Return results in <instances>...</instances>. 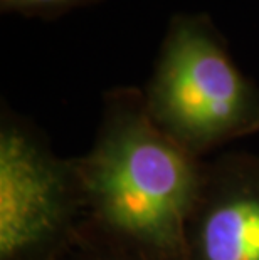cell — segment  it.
<instances>
[{
	"label": "cell",
	"instance_id": "obj_1",
	"mask_svg": "<svg viewBox=\"0 0 259 260\" xmlns=\"http://www.w3.org/2000/svg\"><path fill=\"white\" fill-rule=\"evenodd\" d=\"M204 161L157 128L143 91L111 89L95 141L74 158L84 229L153 260H184Z\"/></svg>",
	"mask_w": 259,
	"mask_h": 260
},
{
	"label": "cell",
	"instance_id": "obj_2",
	"mask_svg": "<svg viewBox=\"0 0 259 260\" xmlns=\"http://www.w3.org/2000/svg\"><path fill=\"white\" fill-rule=\"evenodd\" d=\"M143 99L157 128L200 159L259 133V87L202 14L170 20Z\"/></svg>",
	"mask_w": 259,
	"mask_h": 260
},
{
	"label": "cell",
	"instance_id": "obj_3",
	"mask_svg": "<svg viewBox=\"0 0 259 260\" xmlns=\"http://www.w3.org/2000/svg\"><path fill=\"white\" fill-rule=\"evenodd\" d=\"M86 222L74 158L12 111L0 121V260H57Z\"/></svg>",
	"mask_w": 259,
	"mask_h": 260
},
{
	"label": "cell",
	"instance_id": "obj_4",
	"mask_svg": "<svg viewBox=\"0 0 259 260\" xmlns=\"http://www.w3.org/2000/svg\"><path fill=\"white\" fill-rule=\"evenodd\" d=\"M184 260H259V154L227 151L204 161Z\"/></svg>",
	"mask_w": 259,
	"mask_h": 260
},
{
	"label": "cell",
	"instance_id": "obj_5",
	"mask_svg": "<svg viewBox=\"0 0 259 260\" xmlns=\"http://www.w3.org/2000/svg\"><path fill=\"white\" fill-rule=\"evenodd\" d=\"M57 260H153L131 248L118 245L82 226L78 239Z\"/></svg>",
	"mask_w": 259,
	"mask_h": 260
},
{
	"label": "cell",
	"instance_id": "obj_6",
	"mask_svg": "<svg viewBox=\"0 0 259 260\" xmlns=\"http://www.w3.org/2000/svg\"><path fill=\"white\" fill-rule=\"evenodd\" d=\"M95 0H2V9L9 12H19L29 17H54L78 5Z\"/></svg>",
	"mask_w": 259,
	"mask_h": 260
}]
</instances>
